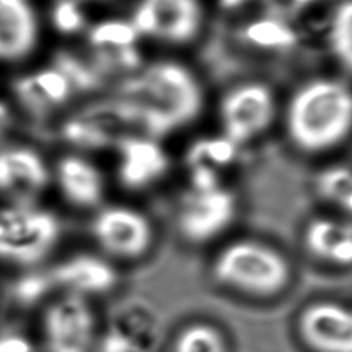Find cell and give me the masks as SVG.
<instances>
[{
  "mask_svg": "<svg viewBox=\"0 0 352 352\" xmlns=\"http://www.w3.org/2000/svg\"><path fill=\"white\" fill-rule=\"evenodd\" d=\"M117 96L128 100L139 116V124L151 138L170 133L194 120L202 106L201 89L183 66L160 62L138 76L124 80Z\"/></svg>",
  "mask_w": 352,
  "mask_h": 352,
  "instance_id": "1",
  "label": "cell"
},
{
  "mask_svg": "<svg viewBox=\"0 0 352 352\" xmlns=\"http://www.w3.org/2000/svg\"><path fill=\"white\" fill-rule=\"evenodd\" d=\"M286 128L292 143L316 154L340 144L352 129V92L342 82L318 80L292 99Z\"/></svg>",
  "mask_w": 352,
  "mask_h": 352,
  "instance_id": "2",
  "label": "cell"
},
{
  "mask_svg": "<svg viewBox=\"0 0 352 352\" xmlns=\"http://www.w3.org/2000/svg\"><path fill=\"white\" fill-rule=\"evenodd\" d=\"M213 280L221 287L252 298H272L290 285L292 263L275 246L241 238L221 246L210 263Z\"/></svg>",
  "mask_w": 352,
  "mask_h": 352,
  "instance_id": "3",
  "label": "cell"
},
{
  "mask_svg": "<svg viewBox=\"0 0 352 352\" xmlns=\"http://www.w3.org/2000/svg\"><path fill=\"white\" fill-rule=\"evenodd\" d=\"M60 235V223L47 210L19 205L0 210V257L34 264L47 256Z\"/></svg>",
  "mask_w": 352,
  "mask_h": 352,
  "instance_id": "4",
  "label": "cell"
},
{
  "mask_svg": "<svg viewBox=\"0 0 352 352\" xmlns=\"http://www.w3.org/2000/svg\"><path fill=\"white\" fill-rule=\"evenodd\" d=\"M91 234L99 248L114 260L142 258L151 249L155 230L150 217L129 205H107L98 210Z\"/></svg>",
  "mask_w": 352,
  "mask_h": 352,
  "instance_id": "5",
  "label": "cell"
},
{
  "mask_svg": "<svg viewBox=\"0 0 352 352\" xmlns=\"http://www.w3.org/2000/svg\"><path fill=\"white\" fill-rule=\"evenodd\" d=\"M236 212V197L224 186L208 190L188 188L179 202L176 227L188 243L205 245L230 228Z\"/></svg>",
  "mask_w": 352,
  "mask_h": 352,
  "instance_id": "6",
  "label": "cell"
},
{
  "mask_svg": "<svg viewBox=\"0 0 352 352\" xmlns=\"http://www.w3.org/2000/svg\"><path fill=\"white\" fill-rule=\"evenodd\" d=\"M48 352H94L96 318L85 297L67 294L55 301L44 318Z\"/></svg>",
  "mask_w": 352,
  "mask_h": 352,
  "instance_id": "7",
  "label": "cell"
},
{
  "mask_svg": "<svg viewBox=\"0 0 352 352\" xmlns=\"http://www.w3.org/2000/svg\"><path fill=\"white\" fill-rule=\"evenodd\" d=\"M296 331L311 352H352V308L331 300L311 301L300 309Z\"/></svg>",
  "mask_w": 352,
  "mask_h": 352,
  "instance_id": "8",
  "label": "cell"
},
{
  "mask_svg": "<svg viewBox=\"0 0 352 352\" xmlns=\"http://www.w3.org/2000/svg\"><path fill=\"white\" fill-rule=\"evenodd\" d=\"M274 116V99L267 87L248 84L231 91L221 103L226 136L235 144L263 132Z\"/></svg>",
  "mask_w": 352,
  "mask_h": 352,
  "instance_id": "9",
  "label": "cell"
},
{
  "mask_svg": "<svg viewBox=\"0 0 352 352\" xmlns=\"http://www.w3.org/2000/svg\"><path fill=\"white\" fill-rule=\"evenodd\" d=\"M201 10L197 0H143L132 25L138 33L184 43L197 34Z\"/></svg>",
  "mask_w": 352,
  "mask_h": 352,
  "instance_id": "10",
  "label": "cell"
},
{
  "mask_svg": "<svg viewBox=\"0 0 352 352\" xmlns=\"http://www.w3.org/2000/svg\"><path fill=\"white\" fill-rule=\"evenodd\" d=\"M201 60L212 80L219 82L249 76L261 67H268L271 74H274L270 66L248 52V44L239 37L238 32H232L223 23L212 28L201 50Z\"/></svg>",
  "mask_w": 352,
  "mask_h": 352,
  "instance_id": "11",
  "label": "cell"
},
{
  "mask_svg": "<svg viewBox=\"0 0 352 352\" xmlns=\"http://www.w3.org/2000/svg\"><path fill=\"white\" fill-rule=\"evenodd\" d=\"M51 285L81 297L102 296L116 289L120 275L116 265L106 257L80 253L47 272Z\"/></svg>",
  "mask_w": 352,
  "mask_h": 352,
  "instance_id": "12",
  "label": "cell"
},
{
  "mask_svg": "<svg viewBox=\"0 0 352 352\" xmlns=\"http://www.w3.org/2000/svg\"><path fill=\"white\" fill-rule=\"evenodd\" d=\"M120 151L118 182L129 191H143L157 184L169 169L166 153L153 139L124 136L117 142Z\"/></svg>",
  "mask_w": 352,
  "mask_h": 352,
  "instance_id": "13",
  "label": "cell"
},
{
  "mask_svg": "<svg viewBox=\"0 0 352 352\" xmlns=\"http://www.w3.org/2000/svg\"><path fill=\"white\" fill-rule=\"evenodd\" d=\"M47 169L40 157L25 148L0 153V191L26 206L45 186Z\"/></svg>",
  "mask_w": 352,
  "mask_h": 352,
  "instance_id": "14",
  "label": "cell"
},
{
  "mask_svg": "<svg viewBox=\"0 0 352 352\" xmlns=\"http://www.w3.org/2000/svg\"><path fill=\"white\" fill-rule=\"evenodd\" d=\"M302 243L311 257L334 267L352 265V224L319 216L302 231Z\"/></svg>",
  "mask_w": 352,
  "mask_h": 352,
  "instance_id": "15",
  "label": "cell"
},
{
  "mask_svg": "<svg viewBox=\"0 0 352 352\" xmlns=\"http://www.w3.org/2000/svg\"><path fill=\"white\" fill-rule=\"evenodd\" d=\"M58 183L65 198L78 208H95L104 195V177L89 161L66 157L58 164Z\"/></svg>",
  "mask_w": 352,
  "mask_h": 352,
  "instance_id": "16",
  "label": "cell"
},
{
  "mask_svg": "<svg viewBox=\"0 0 352 352\" xmlns=\"http://www.w3.org/2000/svg\"><path fill=\"white\" fill-rule=\"evenodd\" d=\"M34 18L25 0H0V56L23 55L34 41Z\"/></svg>",
  "mask_w": 352,
  "mask_h": 352,
  "instance_id": "17",
  "label": "cell"
},
{
  "mask_svg": "<svg viewBox=\"0 0 352 352\" xmlns=\"http://www.w3.org/2000/svg\"><path fill=\"white\" fill-rule=\"evenodd\" d=\"M172 352H228V344L216 324L194 320L177 331L172 342Z\"/></svg>",
  "mask_w": 352,
  "mask_h": 352,
  "instance_id": "18",
  "label": "cell"
},
{
  "mask_svg": "<svg viewBox=\"0 0 352 352\" xmlns=\"http://www.w3.org/2000/svg\"><path fill=\"white\" fill-rule=\"evenodd\" d=\"M239 37L250 47L260 50H289L296 45V32L275 18L256 21L238 32Z\"/></svg>",
  "mask_w": 352,
  "mask_h": 352,
  "instance_id": "19",
  "label": "cell"
},
{
  "mask_svg": "<svg viewBox=\"0 0 352 352\" xmlns=\"http://www.w3.org/2000/svg\"><path fill=\"white\" fill-rule=\"evenodd\" d=\"M316 190L320 197L352 217V169L331 166L316 177Z\"/></svg>",
  "mask_w": 352,
  "mask_h": 352,
  "instance_id": "20",
  "label": "cell"
},
{
  "mask_svg": "<svg viewBox=\"0 0 352 352\" xmlns=\"http://www.w3.org/2000/svg\"><path fill=\"white\" fill-rule=\"evenodd\" d=\"M236 146L232 140L226 138L201 139L188 148L186 161L188 168L195 165H205L213 169L230 165L236 157Z\"/></svg>",
  "mask_w": 352,
  "mask_h": 352,
  "instance_id": "21",
  "label": "cell"
},
{
  "mask_svg": "<svg viewBox=\"0 0 352 352\" xmlns=\"http://www.w3.org/2000/svg\"><path fill=\"white\" fill-rule=\"evenodd\" d=\"M329 38L334 55L352 72V0H346L337 7Z\"/></svg>",
  "mask_w": 352,
  "mask_h": 352,
  "instance_id": "22",
  "label": "cell"
},
{
  "mask_svg": "<svg viewBox=\"0 0 352 352\" xmlns=\"http://www.w3.org/2000/svg\"><path fill=\"white\" fill-rule=\"evenodd\" d=\"M55 62L56 70H59L67 78L70 87L80 91H94L102 85L103 78L96 73L92 65H84L72 54L59 52Z\"/></svg>",
  "mask_w": 352,
  "mask_h": 352,
  "instance_id": "23",
  "label": "cell"
},
{
  "mask_svg": "<svg viewBox=\"0 0 352 352\" xmlns=\"http://www.w3.org/2000/svg\"><path fill=\"white\" fill-rule=\"evenodd\" d=\"M62 135L70 143L88 148H100L111 143V132L80 116L65 124Z\"/></svg>",
  "mask_w": 352,
  "mask_h": 352,
  "instance_id": "24",
  "label": "cell"
},
{
  "mask_svg": "<svg viewBox=\"0 0 352 352\" xmlns=\"http://www.w3.org/2000/svg\"><path fill=\"white\" fill-rule=\"evenodd\" d=\"M136 37L135 26L122 21H106L89 32V41L96 47H128Z\"/></svg>",
  "mask_w": 352,
  "mask_h": 352,
  "instance_id": "25",
  "label": "cell"
},
{
  "mask_svg": "<svg viewBox=\"0 0 352 352\" xmlns=\"http://www.w3.org/2000/svg\"><path fill=\"white\" fill-rule=\"evenodd\" d=\"M51 286L47 272L26 275L12 285L11 298L22 307H29L38 301Z\"/></svg>",
  "mask_w": 352,
  "mask_h": 352,
  "instance_id": "26",
  "label": "cell"
},
{
  "mask_svg": "<svg viewBox=\"0 0 352 352\" xmlns=\"http://www.w3.org/2000/svg\"><path fill=\"white\" fill-rule=\"evenodd\" d=\"M34 78L37 84L41 87L43 92L48 98L50 103H59L63 102L69 92H70V84L67 78L59 72V70H43L37 74H34Z\"/></svg>",
  "mask_w": 352,
  "mask_h": 352,
  "instance_id": "27",
  "label": "cell"
},
{
  "mask_svg": "<svg viewBox=\"0 0 352 352\" xmlns=\"http://www.w3.org/2000/svg\"><path fill=\"white\" fill-rule=\"evenodd\" d=\"M95 352H140V349L124 329L113 326L98 340Z\"/></svg>",
  "mask_w": 352,
  "mask_h": 352,
  "instance_id": "28",
  "label": "cell"
},
{
  "mask_svg": "<svg viewBox=\"0 0 352 352\" xmlns=\"http://www.w3.org/2000/svg\"><path fill=\"white\" fill-rule=\"evenodd\" d=\"M54 23L63 33H73L81 29L84 18L74 0H59L54 8Z\"/></svg>",
  "mask_w": 352,
  "mask_h": 352,
  "instance_id": "29",
  "label": "cell"
},
{
  "mask_svg": "<svg viewBox=\"0 0 352 352\" xmlns=\"http://www.w3.org/2000/svg\"><path fill=\"white\" fill-rule=\"evenodd\" d=\"M15 91L21 100L34 111H44L51 104L41 87L37 84L34 76L19 80L15 84Z\"/></svg>",
  "mask_w": 352,
  "mask_h": 352,
  "instance_id": "30",
  "label": "cell"
},
{
  "mask_svg": "<svg viewBox=\"0 0 352 352\" xmlns=\"http://www.w3.org/2000/svg\"><path fill=\"white\" fill-rule=\"evenodd\" d=\"M314 0H263L265 11L271 18H292L307 8Z\"/></svg>",
  "mask_w": 352,
  "mask_h": 352,
  "instance_id": "31",
  "label": "cell"
},
{
  "mask_svg": "<svg viewBox=\"0 0 352 352\" xmlns=\"http://www.w3.org/2000/svg\"><path fill=\"white\" fill-rule=\"evenodd\" d=\"M1 352H32V346L29 341L19 336H4L0 338Z\"/></svg>",
  "mask_w": 352,
  "mask_h": 352,
  "instance_id": "32",
  "label": "cell"
},
{
  "mask_svg": "<svg viewBox=\"0 0 352 352\" xmlns=\"http://www.w3.org/2000/svg\"><path fill=\"white\" fill-rule=\"evenodd\" d=\"M246 0H220V6L224 8H234L245 3Z\"/></svg>",
  "mask_w": 352,
  "mask_h": 352,
  "instance_id": "33",
  "label": "cell"
},
{
  "mask_svg": "<svg viewBox=\"0 0 352 352\" xmlns=\"http://www.w3.org/2000/svg\"><path fill=\"white\" fill-rule=\"evenodd\" d=\"M6 107L0 103V128H1V125H3V122L6 121Z\"/></svg>",
  "mask_w": 352,
  "mask_h": 352,
  "instance_id": "34",
  "label": "cell"
}]
</instances>
